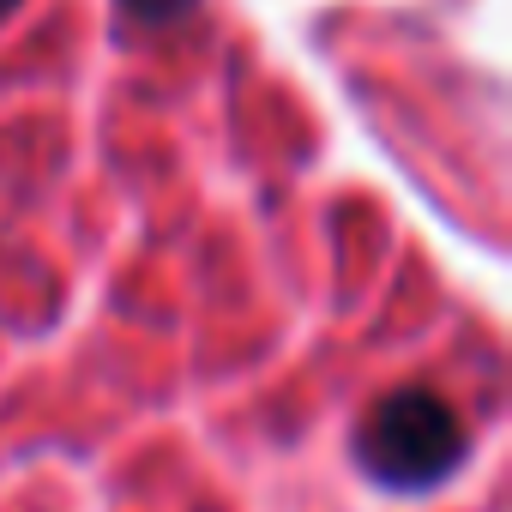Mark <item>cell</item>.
<instances>
[{
    "mask_svg": "<svg viewBox=\"0 0 512 512\" xmlns=\"http://www.w3.org/2000/svg\"><path fill=\"white\" fill-rule=\"evenodd\" d=\"M356 464L392 494L434 488L464 464V422L440 392H386L356 428Z\"/></svg>",
    "mask_w": 512,
    "mask_h": 512,
    "instance_id": "6da1fadb",
    "label": "cell"
},
{
    "mask_svg": "<svg viewBox=\"0 0 512 512\" xmlns=\"http://www.w3.org/2000/svg\"><path fill=\"white\" fill-rule=\"evenodd\" d=\"M121 7H127L139 25H175V19L193 7V0H121Z\"/></svg>",
    "mask_w": 512,
    "mask_h": 512,
    "instance_id": "7a4b0ae2",
    "label": "cell"
},
{
    "mask_svg": "<svg viewBox=\"0 0 512 512\" xmlns=\"http://www.w3.org/2000/svg\"><path fill=\"white\" fill-rule=\"evenodd\" d=\"M13 13H19V0H0V25H7Z\"/></svg>",
    "mask_w": 512,
    "mask_h": 512,
    "instance_id": "3957f363",
    "label": "cell"
}]
</instances>
